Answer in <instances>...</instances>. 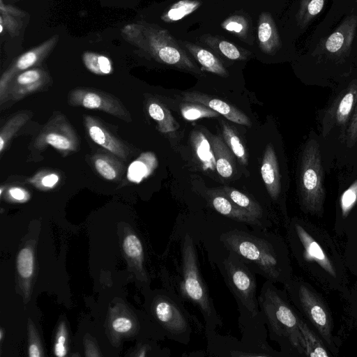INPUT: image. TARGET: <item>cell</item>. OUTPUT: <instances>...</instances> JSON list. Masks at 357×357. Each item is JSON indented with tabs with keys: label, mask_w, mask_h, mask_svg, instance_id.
Returning a JSON list of instances; mask_svg holds the SVG:
<instances>
[{
	"label": "cell",
	"mask_w": 357,
	"mask_h": 357,
	"mask_svg": "<svg viewBox=\"0 0 357 357\" xmlns=\"http://www.w3.org/2000/svg\"><path fill=\"white\" fill-rule=\"evenodd\" d=\"M231 229L220 236L226 251L234 255L253 272L273 283L288 282L286 252L281 239L268 229Z\"/></svg>",
	"instance_id": "1"
},
{
	"label": "cell",
	"mask_w": 357,
	"mask_h": 357,
	"mask_svg": "<svg viewBox=\"0 0 357 357\" xmlns=\"http://www.w3.org/2000/svg\"><path fill=\"white\" fill-rule=\"evenodd\" d=\"M176 266L170 290L199 311L204 321V333L217 331L222 326V321L202 278L195 244L189 234L181 239L179 263Z\"/></svg>",
	"instance_id": "2"
},
{
	"label": "cell",
	"mask_w": 357,
	"mask_h": 357,
	"mask_svg": "<svg viewBox=\"0 0 357 357\" xmlns=\"http://www.w3.org/2000/svg\"><path fill=\"white\" fill-rule=\"evenodd\" d=\"M258 301L269 337L282 351H296L305 355V345L299 328V317L289 305L284 294L275 283L264 282Z\"/></svg>",
	"instance_id": "3"
},
{
	"label": "cell",
	"mask_w": 357,
	"mask_h": 357,
	"mask_svg": "<svg viewBox=\"0 0 357 357\" xmlns=\"http://www.w3.org/2000/svg\"><path fill=\"white\" fill-rule=\"evenodd\" d=\"M215 263L237 304L239 330L266 325L257 295L256 273L227 251Z\"/></svg>",
	"instance_id": "4"
},
{
	"label": "cell",
	"mask_w": 357,
	"mask_h": 357,
	"mask_svg": "<svg viewBox=\"0 0 357 357\" xmlns=\"http://www.w3.org/2000/svg\"><path fill=\"white\" fill-rule=\"evenodd\" d=\"M241 340L217 331L205 333L207 340L206 356L215 357H277L282 354L268 343L266 326L240 330Z\"/></svg>",
	"instance_id": "5"
},
{
	"label": "cell",
	"mask_w": 357,
	"mask_h": 357,
	"mask_svg": "<svg viewBox=\"0 0 357 357\" xmlns=\"http://www.w3.org/2000/svg\"><path fill=\"white\" fill-rule=\"evenodd\" d=\"M298 189L305 211L313 214L321 212L325 199L324 173L319 145L314 138L305 144L301 155Z\"/></svg>",
	"instance_id": "6"
},
{
	"label": "cell",
	"mask_w": 357,
	"mask_h": 357,
	"mask_svg": "<svg viewBox=\"0 0 357 357\" xmlns=\"http://www.w3.org/2000/svg\"><path fill=\"white\" fill-rule=\"evenodd\" d=\"M152 307L154 317L165 335L176 342L188 344L193 329L201 328L197 317L188 312L184 303L172 290L157 294Z\"/></svg>",
	"instance_id": "7"
},
{
	"label": "cell",
	"mask_w": 357,
	"mask_h": 357,
	"mask_svg": "<svg viewBox=\"0 0 357 357\" xmlns=\"http://www.w3.org/2000/svg\"><path fill=\"white\" fill-rule=\"evenodd\" d=\"M33 145L37 149L52 146L61 154L68 155L78 150L79 140L65 115L56 112L43 127Z\"/></svg>",
	"instance_id": "8"
},
{
	"label": "cell",
	"mask_w": 357,
	"mask_h": 357,
	"mask_svg": "<svg viewBox=\"0 0 357 357\" xmlns=\"http://www.w3.org/2000/svg\"><path fill=\"white\" fill-rule=\"evenodd\" d=\"M68 103L73 107L100 110L128 123L132 120L129 111L118 98L98 89H73L68 95Z\"/></svg>",
	"instance_id": "9"
},
{
	"label": "cell",
	"mask_w": 357,
	"mask_h": 357,
	"mask_svg": "<svg viewBox=\"0 0 357 357\" xmlns=\"http://www.w3.org/2000/svg\"><path fill=\"white\" fill-rule=\"evenodd\" d=\"M357 102V79L342 90L324 111L321 133L326 137L334 128H340L345 139L346 130Z\"/></svg>",
	"instance_id": "10"
},
{
	"label": "cell",
	"mask_w": 357,
	"mask_h": 357,
	"mask_svg": "<svg viewBox=\"0 0 357 357\" xmlns=\"http://www.w3.org/2000/svg\"><path fill=\"white\" fill-rule=\"evenodd\" d=\"M155 58L165 64L195 74L201 71L187 53L167 31L160 30L151 37Z\"/></svg>",
	"instance_id": "11"
},
{
	"label": "cell",
	"mask_w": 357,
	"mask_h": 357,
	"mask_svg": "<svg viewBox=\"0 0 357 357\" xmlns=\"http://www.w3.org/2000/svg\"><path fill=\"white\" fill-rule=\"evenodd\" d=\"M286 283L296 289L289 282ZM287 289L296 292L288 286ZM296 290L297 299L303 312L317 328L322 337L328 344H330L331 340V319L324 304L305 285L300 284Z\"/></svg>",
	"instance_id": "12"
},
{
	"label": "cell",
	"mask_w": 357,
	"mask_h": 357,
	"mask_svg": "<svg viewBox=\"0 0 357 357\" xmlns=\"http://www.w3.org/2000/svg\"><path fill=\"white\" fill-rule=\"evenodd\" d=\"M84 125L87 134L93 142L121 160L128 159L130 154V148L112 135L98 119L91 116H85Z\"/></svg>",
	"instance_id": "13"
},
{
	"label": "cell",
	"mask_w": 357,
	"mask_h": 357,
	"mask_svg": "<svg viewBox=\"0 0 357 357\" xmlns=\"http://www.w3.org/2000/svg\"><path fill=\"white\" fill-rule=\"evenodd\" d=\"M206 200L218 213L231 220L245 224L251 227L268 229V225L241 208L217 189L206 192Z\"/></svg>",
	"instance_id": "14"
},
{
	"label": "cell",
	"mask_w": 357,
	"mask_h": 357,
	"mask_svg": "<svg viewBox=\"0 0 357 357\" xmlns=\"http://www.w3.org/2000/svg\"><path fill=\"white\" fill-rule=\"evenodd\" d=\"M48 82L46 75L36 69L26 70L15 76L9 82L6 91V101H18L36 93Z\"/></svg>",
	"instance_id": "15"
},
{
	"label": "cell",
	"mask_w": 357,
	"mask_h": 357,
	"mask_svg": "<svg viewBox=\"0 0 357 357\" xmlns=\"http://www.w3.org/2000/svg\"><path fill=\"white\" fill-rule=\"evenodd\" d=\"M184 102H197L206 105L228 120L248 127L251 126L250 119L241 110L220 99L199 91H187L182 94Z\"/></svg>",
	"instance_id": "16"
},
{
	"label": "cell",
	"mask_w": 357,
	"mask_h": 357,
	"mask_svg": "<svg viewBox=\"0 0 357 357\" xmlns=\"http://www.w3.org/2000/svg\"><path fill=\"white\" fill-rule=\"evenodd\" d=\"M289 234L298 240L306 259L315 261L331 275L336 276L335 268L324 251L301 225L292 221L289 226Z\"/></svg>",
	"instance_id": "17"
},
{
	"label": "cell",
	"mask_w": 357,
	"mask_h": 357,
	"mask_svg": "<svg viewBox=\"0 0 357 357\" xmlns=\"http://www.w3.org/2000/svg\"><path fill=\"white\" fill-rule=\"evenodd\" d=\"M261 174L268 195L273 201L277 202L281 193L280 176L278 158L271 144L266 146Z\"/></svg>",
	"instance_id": "18"
},
{
	"label": "cell",
	"mask_w": 357,
	"mask_h": 357,
	"mask_svg": "<svg viewBox=\"0 0 357 357\" xmlns=\"http://www.w3.org/2000/svg\"><path fill=\"white\" fill-rule=\"evenodd\" d=\"M116 155L96 153L91 157V162L96 172L105 180L119 182L125 172L126 167Z\"/></svg>",
	"instance_id": "19"
},
{
	"label": "cell",
	"mask_w": 357,
	"mask_h": 357,
	"mask_svg": "<svg viewBox=\"0 0 357 357\" xmlns=\"http://www.w3.org/2000/svg\"><path fill=\"white\" fill-rule=\"evenodd\" d=\"M259 47L266 54H273L280 46V39L275 23L268 13H262L258 22Z\"/></svg>",
	"instance_id": "20"
},
{
	"label": "cell",
	"mask_w": 357,
	"mask_h": 357,
	"mask_svg": "<svg viewBox=\"0 0 357 357\" xmlns=\"http://www.w3.org/2000/svg\"><path fill=\"white\" fill-rule=\"evenodd\" d=\"M183 45L202 66V70L221 77L229 76L227 70L220 59L210 51L195 44L183 42Z\"/></svg>",
	"instance_id": "21"
},
{
	"label": "cell",
	"mask_w": 357,
	"mask_h": 357,
	"mask_svg": "<svg viewBox=\"0 0 357 357\" xmlns=\"http://www.w3.org/2000/svg\"><path fill=\"white\" fill-rule=\"evenodd\" d=\"M210 141L218 173L223 178H229L233 174L234 165L231 153L221 137L211 135Z\"/></svg>",
	"instance_id": "22"
},
{
	"label": "cell",
	"mask_w": 357,
	"mask_h": 357,
	"mask_svg": "<svg viewBox=\"0 0 357 357\" xmlns=\"http://www.w3.org/2000/svg\"><path fill=\"white\" fill-rule=\"evenodd\" d=\"M217 190L229 198L236 206L268 225V220L265 218L264 209L255 199L229 186H223Z\"/></svg>",
	"instance_id": "23"
},
{
	"label": "cell",
	"mask_w": 357,
	"mask_h": 357,
	"mask_svg": "<svg viewBox=\"0 0 357 357\" xmlns=\"http://www.w3.org/2000/svg\"><path fill=\"white\" fill-rule=\"evenodd\" d=\"M149 115L157 123L158 129L162 133H170L179 128L169 110L161 102L149 100L147 102Z\"/></svg>",
	"instance_id": "24"
},
{
	"label": "cell",
	"mask_w": 357,
	"mask_h": 357,
	"mask_svg": "<svg viewBox=\"0 0 357 357\" xmlns=\"http://www.w3.org/2000/svg\"><path fill=\"white\" fill-rule=\"evenodd\" d=\"M156 166L155 155L150 152L143 153L128 167L127 178L130 182L140 183L151 174Z\"/></svg>",
	"instance_id": "25"
},
{
	"label": "cell",
	"mask_w": 357,
	"mask_h": 357,
	"mask_svg": "<svg viewBox=\"0 0 357 357\" xmlns=\"http://www.w3.org/2000/svg\"><path fill=\"white\" fill-rule=\"evenodd\" d=\"M31 111H21L13 115L0 130V153H3L15 133L32 117Z\"/></svg>",
	"instance_id": "26"
},
{
	"label": "cell",
	"mask_w": 357,
	"mask_h": 357,
	"mask_svg": "<svg viewBox=\"0 0 357 357\" xmlns=\"http://www.w3.org/2000/svg\"><path fill=\"white\" fill-rule=\"evenodd\" d=\"M298 324L304 341L305 355L311 357L328 356L329 355L321 342L301 318H299Z\"/></svg>",
	"instance_id": "27"
},
{
	"label": "cell",
	"mask_w": 357,
	"mask_h": 357,
	"mask_svg": "<svg viewBox=\"0 0 357 357\" xmlns=\"http://www.w3.org/2000/svg\"><path fill=\"white\" fill-rule=\"evenodd\" d=\"M223 138L232 153L243 165H247L248 153L245 148L234 130L227 123L222 121Z\"/></svg>",
	"instance_id": "28"
},
{
	"label": "cell",
	"mask_w": 357,
	"mask_h": 357,
	"mask_svg": "<svg viewBox=\"0 0 357 357\" xmlns=\"http://www.w3.org/2000/svg\"><path fill=\"white\" fill-rule=\"evenodd\" d=\"M200 6L201 2L197 0H181L172 6L162 19L167 22L178 21L194 12Z\"/></svg>",
	"instance_id": "29"
},
{
	"label": "cell",
	"mask_w": 357,
	"mask_h": 357,
	"mask_svg": "<svg viewBox=\"0 0 357 357\" xmlns=\"http://www.w3.org/2000/svg\"><path fill=\"white\" fill-rule=\"evenodd\" d=\"M181 115L188 121L218 116L219 114L210 107L197 102H184L180 106Z\"/></svg>",
	"instance_id": "30"
},
{
	"label": "cell",
	"mask_w": 357,
	"mask_h": 357,
	"mask_svg": "<svg viewBox=\"0 0 357 357\" xmlns=\"http://www.w3.org/2000/svg\"><path fill=\"white\" fill-rule=\"evenodd\" d=\"M83 60L89 70L96 75H108L112 71L111 61L105 56L86 53Z\"/></svg>",
	"instance_id": "31"
},
{
	"label": "cell",
	"mask_w": 357,
	"mask_h": 357,
	"mask_svg": "<svg viewBox=\"0 0 357 357\" xmlns=\"http://www.w3.org/2000/svg\"><path fill=\"white\" fill-rule=\"evenodd\" d=\"M192 142L199 160L207 167H210L213 169L211 165L215 164V162L213 159L211 149L207 139L201 132H194Z\"/></svg>",
	"instance_id": "32"
},
{
	"label": "cell",
	"mask_w": 357,
	"mask_h": 357,
	"mask_svg": "<svg viewBox=\"0 0 357 357\" xmlns=\"http://www.w3.org/2000/svg\"><path fill=\"white\" fill-rule=\"evenodd\" d=\"M60 181L59 175L53 171L41 170L28 179V183L40 190L54 188Z\"/></svg>",
	"instance_id": "33"
},
{
	"label": "cell",
	"mask_w": 357,
	"mask_h": 357,
	"mask_svg": "<svg viewBox=\"0 0 357 357\" xmlns=\"http://www.w3.org/2000/svg\"><path fill=\"white\" fill-rule=\"evenodd\" d=\"M17 267L22 278H31L33 272V255L30 248H24L20 250L17 255Z\"/></svg>",
	"instance_id": "34"
},
{
	"label": "cell",
	"mask_w": 357,
	"mask_h": 357,
	"mask_svg": "<svg viewBox=\"0 0 357 357\" xmlns=\"http://www.w3.org/2000/svg\"><path fill=\"white\" fill-rule=\"evenodd\" d=\"M213 40L215 42L217 49L225 57L231 60H245L247 58L246 54L241 52L238 47H236L232 43L223 40H219L213 38Z\"/></svg>",
	"instance_id": "35"
},
{
	"label": "cell",
	"mask_w": 357,
	"mask_h": 357,
	"mask_svg": "<svg viewBox=\"0 0 357 357\" xmlns=\"http://www.w3.org/2000/svg\"><path fill=\"white\" fill-rule=\"evenodd\" d=\"M123 250L126 254L136 260H141L143 254V248L140 240L135 235H128L123 241Z\"/></svg>",
	"instance_id": "36"
},
{
	"label": "cell",
	"mask_w": 357,
	"mask_h": 357,
	"mask_svg": "<svg viewBox=\"0 0 357 357\" xmlns=\"http://www.w3.org/2000/svg\"><path fill=\"white\" fill-rule=\"evenodd\" d=\"M357 202V180L342 195L340 207L342 214L347 216Z\"/></svg>",
	"instance_id": "37"
},
{
	"label": "cell",
	"mask_w": 357,
	"mask_h": 357,
	"mask_svg": "<svg viewBox=\"0 0 357 357\" xmlns=\"http://www.w3.org/2000/svg\"><path fill=\"white\" fill-rule=\"evenodd\" d=\"M222 26L229 31L237 33L241 37L247 34L248 23L245 19L240 15L231 16L222 24Z\"/></svg>",
	"instance_id": "38"
},
{
	"label": "cell",
	"mask_w": 357,
	"mask_h": 357,
	"mask_svg": "<svg viewBox=\"0 0 357 357\" xmlns=\"http://www.w3.org/2000/svg\"><path fill=\"white\" fill-rule=\"evenodd\" d=\"M325 0H304L300 10V15L305 20L320 13Z\"/></svg>",
	"instance_id": "39"
},
{
	"label": "cell",
	"mask_w": 357,
	"mask_h": 357,
	"mask_svg": "<svg viewBox=\"0 0 357 357\" xmlns=\"http://www.w3.org/2000/svg\"><path fill=\"white\" fill-rule=\"evenodd\" d=\"M345 140L349 147L353 146L357 141V102L346 130Z\"/></svg>",
	"instance_id": "40"
},
{
	"label": "cell",
	"mask_w": 357,
	"mask_h": 357,
	"mask_svg": "<svg viewBox=\"0 0 357 357\" xmlns=\"http://www.w3.org/2000/svg\"><path fill=\"white\" fill-rule=\"evenodd\" d=\"M344 36L343 33L338 30L332 33L327 39L326 47L331 52L339 51L344 44Z\"/></svg>",
	"instance_id": "41"
},
{
	"label": "cell",
	"mask_w": 357,
	"mask_h": 357,
	"mask_svg": "<svg viewBox=\"0 0 357 357\" xmlns=\"http://www.w3.org/2000/svg\"><path fill=\"white\" fill-rule=\"evenodd\" d=\"M66 331L63 324H61L56 335V342L54 344V355L63 357L66 354Z\"/></svg>",
	"instance_id": "42"
},
{
	"label": "cell",
	"mask_w": 357,
	"mask_h": 357,
	"mask_svg": "<svg viewBox=\"0 0 357 357\" xmlns=\"http://www.w3.org/2000/svg\"><path fill=\"white\" fill-rule=\"evenodd\" d=\"M8 197L16 202H25L29 197V192L19 186H11L7 189L6 191Z\"/></svg>",
	"instance_id": "43"
},
{
	"label": "cell",
	"mask_w": 357,
	"mask_h": 357,
	"mask_svg": "<svg viewBox=\"0 0 357 357\" xmlns=\"http://www.w3.org/2000/svg\"><path fill=\"white\" fill-rule=\"evenodd\" d=\"M132 327V322L126 317H119L112 322L113 329L119 333H126Z\"/></svg>",
	"instance_id": "44"
},
{
	"label": "cell",
	"mask_w": 357,
	"mask_h": 357,
	"mask_svg": "<svg viewBox=\"0 0 357 357\" xmlns=\"http://www.w3.org/2000/svg\"><path fill=\"white\" fill-rule=\"evenodd\" d=\"M29 356L30 357L40 356V351L37 344L32 343L29 345Z\"/></svg>",
	"instance_id": "45"
},
{
	"label": "cell",
	"mask_w": 357,
	"mask_h": 357,
	"mask_svg": "<svg viewBox=\"0 0 357 357\" xmlns=\"http://www.w3.org/2000/svg\"><path fill=\"white\" fill-rule=\"evenodd\" d=\"M1 336H0V339L1 340L2 339V336H3V331L2 330H1Z\"/></svg>",
	"instance_id": "46"
},
{
	"label": "cell",
	"mask_w": 357,
	"mask_h": 357,
	"mask_svg": "<svg viewBox=\"0 0 357 357\" xmlns=\"http://www.w3.org/2000/svg\"><path fill=\"white\" fill-rule=\"evenodd\" d=\"M2 30H3V26H2V25L1 24V25H0V32H1V33L2 32Z\"/></svg>",
	"instance_id": "47"
}]
</instances>
